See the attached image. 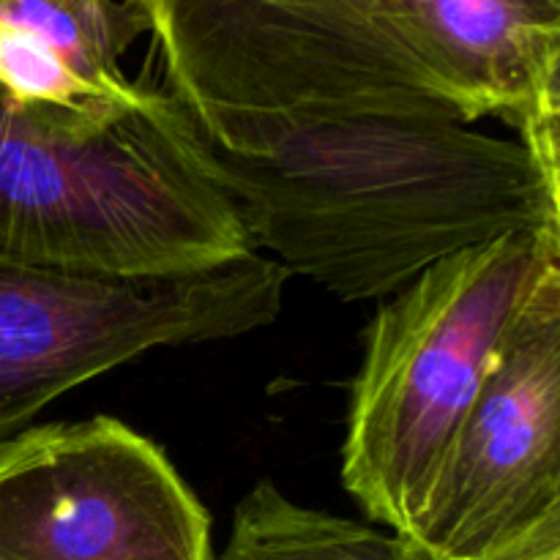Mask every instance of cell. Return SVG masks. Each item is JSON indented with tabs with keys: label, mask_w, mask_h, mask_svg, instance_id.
Wrapping results in <instances>:
<instances>
[{
	"label": "cell",
	"mask_w": 560,
	"mask_h": 560,
	"mask_svg": "<svg viewBox=\"0 0 560 560\" xmlns=\"http://www.w3.org/2000/svg\"><path fill=\"white\" fill-rule=\"evenodd\" d=\"M202 142L249 249L342 301H383L443 257L560 228V186L530 153L459 120H339L249 156Z\"/></svg>",
	"instance_id": "1"
},
{
	"label": "cell",
	"mask_w": 560,
	"mask_h": 560,
	"mask_svg": "<svg viewBox=\"0 0 560 560\" xmlns=\"http://www.w3.org/2000/svg\"><path fill=\"white\" fill-rule=\"evenodd\" d=\"M249 252L200 129L153 88L107 124H58L0 91V260L107 277L219 266Z\"/></svg>",
	"instance_id": "2"
},
{
	"label": "cell",
	"mask_w": 560,
	"mask_h": 560,
	"mask_svg": "<svg viewBox=\"0 0 560 560\" xmlns=\"http://www.w3.org/2000/svg\"><path fill=\"white\" fill-rule=\"evenodd\" d=\"M124 3L153 36L170 96L230 153L353 118L465 124L394 0Z\"/></svg>",
	"instance_id": "3"
},
{
	"label": "cell",
	"mask_w": 560,
	"mask_h": 560,
	"mask_svg": "<svg viewBox=\"0 0 560 560\" xmlns=\"http://www.w3.org/2000/svg\"><path fill=\"white\" fill-rule=\"evenodd\" d=\"M560 228L470 246L383 299L350 386L342 485L372 523L405 536L550 262Z\"/></svg>",
	"instance_id": "4"
},
{
	"label": "cell",
	"mask_w": 560,
	"mask_h": 560,
	"mask_svg": "<svg viewBox=\"0 0 560 560\" xmlns=\"http://www.w3.org/2000/svg\"><path fill=\"white\" fill-rule=\"evenodd\" d=\"M288 268L260 252L156 277L0 260V443L49 402L156 348L217 342L282 312Z\"/></svg>",
	"instance_id": "5"
},
{
	"label": "cell",
	"mask_w": 560,
	"mask_h": 560,
	"mask_svg": "<svg viewBox=\"0 0 560 560\" xmlns=\"http://www.w3.org/2000/svg\"><path fill=\"white\" fill-rule=\"evenodd\" d=\"M0 560H213L211 517L151 438L52 421L0 443Z\"/></svg>",
	"instance_id": "6"
},
{
	"label": "cell",
	"mask_w": 560,
	"mask_h": 560,
	"mask_svg": "<svg viewBox=\"0 0 560 560\" xmlns=\"http://www.w3.org/2000/svg\"><path fill=\"white\" fill-rule=\"evenodd\" d=\"M560 512V260L550 262L405 534L432 560H485Z\"/></svg>",
	"instance_id": "7"
},
{
	"label": "cell",
	"mask_w": 560,
	"mask_h": 560,
	"mask_svg": "<svg viewBox=\"0 0 560 560\" xmlns=\"http://www.w3.org/2000/svg\"><path fill=\"white\" fill-rule=\"evenodd\" d=\"M465 124L501 118L560 178V0H394Z\"/></svg>",
	"instance_id": "8"
},
{
	"label": "cell",
	"mask_w": 560,
	"mask_h": 560,
	"mask_svg": "<svg viewBox=\"0 0 560 560\" xmlns=\"http://www.w3.org/2000/svg\"><path fill=\"white\" fill-rule=\"evenodd\" d=\"M213 560H432L405 536L290 501L262 479L233 512V530Z\"/></svg>",
	"instance_id": "9"
},
{
	"label": "cell",
	"mask_w": 560,
	"mask_h": 560,
	"mask_svg": "<svg viewBox=\"0 0 560 560\" xmlns=\"http://www.w3.org/2000/svg\"><path fill=\"white\" fill-rule=\"evenodd\" d=\"M0 22L63 60L77 80L115 104H137L151 88L126 80L120 55L145 33L118 0H0Z\"/></svg>",
	"instance_id": "10"
},
{
	"label": "cell",
	"mask_w": 560,
	"mask_h": 560,
	"mask_svg": "<svg viewBox=\"0 0 560 560\" xmlns=\"http://www.w3.org/2000/svg\"><path fill=\"white\" fill-rule=\"evenodd\" d=\"M485 560H560V512H552Z\"/></svg>",
	"instance_id": "11"
}]
</instances>
